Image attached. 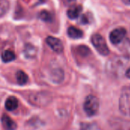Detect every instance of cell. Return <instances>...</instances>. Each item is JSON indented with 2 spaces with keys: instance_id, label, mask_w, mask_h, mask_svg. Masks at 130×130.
I'll list each match as a JSON object with an SVG mask.
<instances>
[{
  "instance_id": "5bb4252c",
  "label": "cell",
  "mask_w": 130,
  "mask_h": 130,
  "mask_svg": "<svg viewBox=\"0 0 130 130\" xmlns=\"http://www.w3.org/2000/svg\"><path fill=\"white\" fill-rule=\"evenodd\" d=\"M10 3L8 0H0V17L5 15L8 11Z\"/></svg>"
},
{
  "instance_id": "8992f818",
  "label": "cell",
  "mask_w": 130,
  "mask_h": 130,
  "mask_svg": "<svg viewBox=\"0 0 130 130\" xmlns=\"http://www.w3.org/2000/svg\"><path fill=\"white\" fill-rule=\"evenodd\" d=\"M1 122L3 128L5 130H16L17 124L8 115L4 114L1 118Z\"/></svg>"
},
{
  "instance_id": "3957f363",
  "label": "cell",
  "mask_w": 130,
  "mask_h": 130,
  "mask_svg": "<svg viewBox=\"0 0 130 130\" xmlns=\"http://www.w3.org/2000/svg\"><path fill=\"white\" fill-rule=\"evenodd\" d=\"M46 42L47 45L54 52L60 53L63 51L64 46H63L62 42L59 38H56L53 36H49V37H47Z\"/></svg>"
},
{
  "instance_id": "277c9868",
  "label": "cell",
  "mask_w": 130,
  "mask_h": 130,
  "mask_svg": "<svg viewBox=\"0 0 130 130\" xmlns=\"http://www.w3.org/2000/svg\"><path fill=\"white\" fill-rule=\"evenodd\" d=\"M126 34V30L123 27H118L114 29L110 34V40L112 43L118 44L125 37Z\"/></svg>"
},
{
  "instance_id": "9c48e42d",
  "label": "cell",
  "mask_w": 130,
  "mask_h": 130,
  "mask_svg": "<svg viewBox=\"0 0 130 130\" xmlns=\"http://www.w3.org/2000/svg\"><path fill=\"white\" fill-rule=\"evenodd\" d=\"M18 106V101L15 97H9L6 99L5 103V109L8 111H13L17 109Z\"/></svg>"
},
{
  "instance_id": "44dd1931",
  "label": "cell",
  "mask_w": 130,
  "mask_h": 130,
  "mask_svg": "<svg viewBox=\"0 0 130 130\" xmlns=\"http://www.w3.org/2000/svg\"><path fill=\"white\" fill-rule=\"evenodd\" d=\"M129 114H130V112H129Z\"/></svg>"
},
{
  "instance_id": "9a60e30c",
  "label": "cell",
  "mask_w": 130,
  "mask_h": 130,
  "mask_svg": "<svg viewBox=\"0 0 130 130\" xmlns=\"http://www.w3.org/2000/svg\"><path fill=\"white\" fill-rule=\"evenodd\" d=\"M39 18L43 21H51L53 18V14L50 12V11H40V14H39Z\"/></svg>"
},
{
  "instance_id": "7c38bea8",
  "label": "cell",
  "mask_w": 130,
  "mask_h": 130,
  "mask_svg": "<svg viewBox=\"0 0 130 130\" xmlns=\"http://www.w3.org/2000/svg\"><path fill=\"white\" fill-rule=\"evenodd\" d=\"M15 58H16L15 53H14V51L10 50H5L2 53V60L6 63L14 61L15 59Z\"/></svg>"
},
{
  "instance_id": "ffe728a7",
  "label": "cell",
  "mask_w": 130,
  "mask_h": 130,
  "mask_svg": "<svg viewBox=\"0 0 130 130\" xmlns=\"http://www.w3.org/2000/svg\"><path fill=\"white\" fill-rule=\"evenodd\" d=\"M126 5H130V0H122Z\"/></svg>"
},
{
  "instance_id": "6da1fadb",
  "label": "cell",
  "mask_w": 130,
  "mask_h": 130,
  "mask_svg": "<svg viewBox=\"0 0 130 130\" xmlns=\"http://www.w3.org/2000/svg\"><path fill=\"white\" fill-rule=\"evenodd\" d=\"M100 107L99 100L97 97L94 95H88L84 102V110L86 114L89 117L94 116Z\"/></svg>"
},
{
  "instance_id": "7a4b0ae2",
  "label": "cell",
  "mask_w": 130,
  "mask_h": 130,
  "mask_svg": "<svg viewBox=\"0 0 130 130\" xmlns=\"http://www.w3.org/2000/svg\"><path fill=\"white\" fill-rule=\"evenodd\" d=\"M91 43L93 46L96 48L98 52L103 56H107L109 54L110 50L107 45L104 38L99 34H95L91 37Z\"/></svg>"
},
{
  "instance_id": "8fae6325",
  "label": "cell",
  "mask_w": 130,
  "mask_h": 130,
  "mask_svg": "<svg viewBox=\"0 0 130 130\" xmlns=\"http://www.w3.org/2000/svg\"><path fill=\"white\" fill-rule=\"evenodd\" d=\"M67 34H68V36L72 39H79L82 37L83 36V32L80 29L73 26H71L68 28Z\"/></svg>"
},
{
  "instance_id": "ba28073f",
  "label": "cell",
  "mask_w": 130,
  "mask_h": 130,
  "mask_svg": "<svg viewBox=\"0 0 130 130\" xmlns=\"http://www.w3.org/2000/svg\"><path fill=\"white\" fill-rule=\"evenodd\" d=\"M82 11V7L81 5H72L67 11V16L70 19H76L80 15Z\"/></svg>"
},
{
  "instance_id": "e0dca14e",
  "label": "cell",
  "mask_w": 130,
  "mask_h": 130,
  "mask_svg": "<svg viewBox=\"0 0 130 130\" xmlns=\"http://www.w3.org/2000/svg\"><path fill=\"white\" fill-rule=\"evenodd\" d=\"M90 19L91 18L89 17L88 14H83L82 17H81V19H80V22L83 24H88L90 22Z\"/></svg>"
},
{
  "instance_id": "2e32d148",
  "label": "cell",
  "mask_w": 130,
  "mask_h": 130,
  "mask_svg": "<svg viewBox=\"0 0 130 130\" xmlns=\"http://www.w3.org/2000/svg\"><path fill=\"white\" fill-rule=\"evenodd\" d=\"M78 53L82 56H86L90 53V50L85 46H80L78 47Z\"/></svg>"
},
{
  "instance_id": "4fadbf2b",
  "label": "cell",
  "mask_w": 130,
  "mask_h": 130,
  "mask_svg": "<svg viewBox=\"0 0 130 130\" xmlns=\"http://www.w3.org/2000/svg\"><path fill=\"white\" fill-rule=\"evenodd\" d=\"M28 75L22 70H19L16 72V80L20 85H25L28 82Z\"/></svg>"
},
{
  "instance_id": "52a82bcc",
  "label": "cell",
  "mask_w": 130,
  "mask_h": 130,
  "mask_svg": "<svg viewBox=\"0 0 130 130\" xmlns=\"http://www.w3.org/2000/svg\"><path fill=\"white\" fill-rule=\"evenodd\" d=\"M65 77L64 71L61 68H55L50 73V79L54 83H61Z\"/></svg>"
},
{
  "instance_id": "30bf717a",
  "label": "cell",
  "mask_w": 130,
  "mask_h": 130,
  "mask_svg": "<svg viewBox=\"0 0 130 130\" xmlns=\"http://www.w3.org/2000/svg\"><path fill=\"white\" fill-rule=\"evenodd\" d=\"M37 48L33 46L32 44L30 43H27L24 46V53L25 57H27V59H33L37 56Z\"/></svg>"
},
{
  "instance_id": "5b68a950",
  "label": "cell",
  "mask_w": 130,
  "mask_h": 130,
  "mask_svg": "<svg viewBox=\"0 0 130 130\" xmlns=\"http://www.w3.org/2000/svg\"><path fill=\"white\" fill-rule=\"evenodd\" d=\"M49 96L43 94H37L30 98V102L36 106H44L49 103Z\"/></svg>"
},
{
  "instance_id": "ac0fdd59",
  "label": "cell",
  "mask_w": 130,
  "mask_h": 130,
  "mask_svg": "<svg viewBox=\"0 0 130 130\" xmlns=\"http://www.w3.org/2000/svg\"><path fill=\"white\" fill-rule=\"evenodd\" d=\"M62 1H63V2L66 5H69V6L73 5L75 3V2H76V0H62Z\"/></svg>"
},
{
  "instance_id": "d6986e66",
  "label": "cell",
  "mask_w": 130,
  "mask_h": 130,
  "mask_svg": "<svg viewBox=\"0 0 130 130\" xmlns=\"http://www.w3.org/2000/svg\"><path fill=\"white\" fill-rule=\"evenodd\" d=\"M126 77H127V78H130V69H129L126 71Z\"/></svg>"
}]
</instances>
